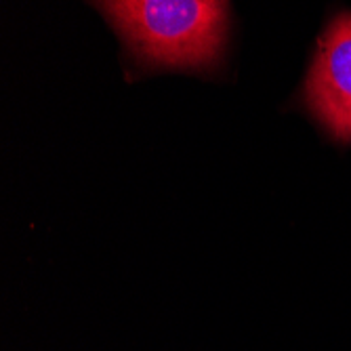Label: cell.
<instances>
[{"instance_id":"1","label":"cell","mask_w":351,"mask_h":351,"mask_svg":"<svg viewBox=\"0 0 351 351\" xmlns=\"http://www.w3.org/2000/svg\"><path fill=\"white\" fill-rule=\"evenodd\" d=\"M149 66L206 70L226 45L228 15L213 0H90Z\"/></svg>"},{"instance_id":"2","label":"cell","mask_w":351,"mask_h":351,"mask_svg":"<svg viewBox=\"0 0 351 351\" xmlns=\"http://www.w3.org/2000/svg\"><path fill=\"white\" fill-rule=\"evenodd\" d=\"M303 99L330 139L351 145V11L337 13L317 40Z\"/></svg>"},{"instance_id":"3","label":"cell","mask_w":351,"mask_h":351,"mask_svg":"<svg viewBox=\"0 0 351 351\" xmlns=\"http://www.w3.org/2000/svg\"><path fill=\"white\" fill-rule=\"evenodd\" d=\"M213 3H219V0H213Z\"/></svg>"}]
</instances>
